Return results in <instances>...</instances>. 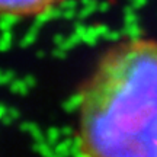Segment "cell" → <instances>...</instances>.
I'll return each mask as SVG.
<instances>
[{
	"mask_svg": "<svg viewBox=\"0 0 157 157\" xmlns=\"http://www.w3.org/2000/svg\"><path fill=\"white\" fill-rule=\"evenodd\" d=\"M63 0H0V19H28L51 12Z\"/></svg>",
	"mask_w": 157,
	"mask_h": 157,
	"instance_id": "cell-2",
	"label": "cell"
},
{
	"mask_svg": "<svg viewBox=\"0 0 157 157\" xmlns=\"http://www.w3.org/2000/svg\"><path fill=\"white\" fill-rule=\"evenodd\" d=\"M82 157H157V39L111 45L78 93Z\"/></svg>",
	"mask_w": 157,
	"mask_h": 157,
	"instance_id": "cell-1",
	"label": "cell"
}]
</instances>
